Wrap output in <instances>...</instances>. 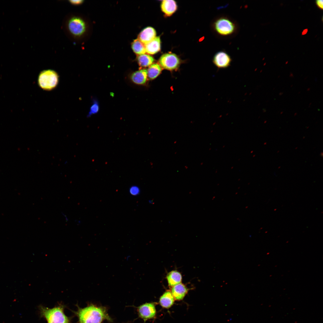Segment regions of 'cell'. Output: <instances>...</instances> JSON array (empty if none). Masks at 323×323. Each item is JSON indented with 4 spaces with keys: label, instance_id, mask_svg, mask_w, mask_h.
Returning a JSON list of instances; mask_svg holds the SVG:
<instances>
[{
    "label": "cell",
    "instance_id": "16",
    "mask_svg": "<svg viewBox=\"0 0 323 323\" xmlns=\"http://www.w3.org/2000/svg\"><path fill=\"white\" fill-rule=\"evenodd\" d=\"M162 70V68L159 64H153L147 70L148 79L152 80L155 79L160 74Z\"/></svg>",
    "mask_w": 323,
    "mask_h": 323
},
{
    "label": "cell",
    "instance_id": "10",
    "mask_svg": "<svg viewBox=\"0 0 323 323\" xmlns=\"http://www.w3.org/2000/svg\"><path fill=\"white\" fill-rule=\"evenodd\" d=\"M156 32L151 27H148L143 29L139 33L138 39L144 45L152 40L156 37Z\"/></svg>",
    "mask_w": 323,
    "mask_h": 323
},
{
    "label": "cell",
    "instance_id": "19",
    "mask_svg": "<svg viewBox=\"0 0 323 323\" xmlns=\"http://www.w3.org/2000/svg\"><path fill=\"white\" fill-rule=\"evenodd\" d=\"M99 110V105L98 101L96 99H93V103L90 108L89 111L87 115V117H90L93 115L98 113Z\"/></svg>",
    "mask_w": 323,
    "mask_h": 323
},
{
    "label": "cell",
    "instance_id": "22",
    "mask_svg": "<svg viewBox=\"0 0 323 323\" xmlns=\"http://www.w3.org/2000/svg\"><path fill=\"white\" fill-rule=\"evenodd\" d=\"M316 4L318 7L321 9H323V1L322 0H317L316 1Z\"/></svg>",
    "mask_w": 323,
    "mask_h": 323
},
{
    "label": "cell",
    "instance_id": "23",
    "mask_svg": "<svg viewBox=\"0 0 323 323\" xmlns=\"http://www.w3.org/2000/svg\"><path fill=\"white\" fill-rule=\"evenodd\" d=\"M62 214L64 217L65 218V220L67 222L68 221V219L67 215L63 213H62Z\"/></svg>",
    "mask_w": 323,
    "mask_h": 323
},
{
    "label": "cell",
    "instance_id": "15",
    "mask_svg": "<svg viewBox=\"0 0 323 323\" xmlns=\"http://www.w3.org/2000/svg\"><path fill=\"white\" fill-rule=\"evenodd\" d=\"M168 285L170 287L180 283L182 281L181 274L176 270L172 271L169 273L166 277Z\"/></svg>",
    "mask_w": 323,
    "mask_h": 323
},
{
    "label": "cell",
    "instance_id": "5",
    "mask_svg": "<svg viewBox=\"0 0 323 323\" xmlns=\"http://www.w3.org/2000/svg\"><path fill=\"white\" fill-rule=\"evenodd\" d=\"M213 27L216 33L223 36L231 35L237 29L234 22L226 17H221L216 19L213 22Z\"/></svg>",
    "mask_w": 323,
    "mask_h": 323
},
{
    "label": "cell",
    "instance_id": "24",
    "mask_svg": "<svg viewBox=\"0 0 323 323\" xmlns=\"http://www.w3.org/2000/svg\"><path fill=\"white\" fill-rule=\"evenodd\" d=\"M307 31V29L304 30L302 33V35H304L306 34Z\"/></svg>",
    "mask_w": 323,
    "mask_h": 323
},
{
    "label": "cell",
    "instance_id": "4",
    "mask_svg": "<svg viewBox=\"0 0 323 323\" xmlns=\"http://www.w3.org/2000/svg\"><path fill=\"white\" fill-rule=\"evenodd\" d=\"M41 311L48 323H70L69 319L65 314L61 306L52 308L42 307Z\"/></svg>",
    "mask_w": 323,
    "mask_h": 323
},
{
    "label": "cell",
    "instance_id": "6",
    "mask_svg": "<svg viewBox=\"0 0 323 323\" xmlns=\"http://www.w3.org/2000/svg\"><path fill=\"white\" fill-rule=\"evenodd\" d=\"M159 63L162 68L172 71L178 69L181 61L176 54L169 53L163 54L159 59Z\"/></svg>",
    "mask_w": 323,
    "mask_h": 323
},
{
    "label": "cell",
    "instance_id": "17",
    "mask_svg": "<svg viewBox=\"0 0 323 323\" xmlns=\"http://www.w3.org/2000/svg\"><path fill=\"white\" fill-rule=\"evenodd\" d=\"M137 60L139 65L141 68L150 66L154 61L153 57L145 54L138 55L137 57Z\"/></svg>",
    "mask_w": 323,
    "mask_h": 323
},
{
    "label": "cell",
    "instance_id": "13",
    "mask_svg": "<svg viewBox=\"0 0 323 323\" xmlns=\"http://www.w3.org/2000/svg\"><path fill=\"white\" fill-rule=\"evenodd\" d=\"M146 52L154 54L159 51L161 48V40L159 36L156 37L152 40L144 45Z\"/></svg>",
    "mask_w": 323,
    "mask_h": 323
},
{
    "label": "cell",
    "instance_id": "21",
    "mask_svg": "<svg viewBox=\"0 0 323 323\" xmlns=\"http://www.w3.org/2000/svg\"><path fill=\"white\" fill-rule=\"evenodd\" d=\"M69 2L72 4L74 5H78L81 4L83 2V0H70Z\"/></svg>",
    "mask_w": 323,
    "mask_h": 323
},
{
    "label": "cell",
    "instance_id": "3",
    "mask_svg": "<svg viewBox=\"0 0 323 323\" xmlns=\"http://www.w3.org/2000/svg\"><path fill=\"white\" fill-rule=\"evenodd\" d=\"M59 80V76L55 71L47 69L41 71L38 78V84L42 89L46 91H51L57 86Z\"/></svg>",
    "mask_w": 323,
    "mask_h": 323
},
{
    "label": "cell",
    "instance_id": "7",
    "mask_svg": "<svg viewBox=\"0 0 323 323\" xmlns=\"http://www.w3.org/2000/svg\"><path fill=\"white\" fill-rule=\"evenodd\" d=\"M212 61L214 65L218 68H225L230 66L232 60L230 56L226 52L220 51L214 55Z\"/></svg>",
    "mask_w": 323,
    "mask_h": 323
},
{
    "label": "cell",
    "instance_id": "1",
    "mask_svg": "<svg viewBox=\"0 0 323 323\" xmlns=\"http://www.w3.org/2000/svg\"><path fill=\"white\" fill-rule=\"evenodd\" d=\"M77 315L79 323H101L110 319L105 309L94 305L79 309Z\"/></svg>",
    "mask_w": 323,
    "mask_h": 323
},
{
    "label": "cell",
    "instance_id": "26",
    "mask_svg": "<svg viewBox=\"0 0 323 323\" xmlns=\"http://www.w3.org/2000/svg\"><path fill=\"white\" fill-rule=\"evenodd\" d=\"M149 202L150 204H153L154 203V201L153 200H149Z\"/></svg>",
    "mask_w": 323,
    "mask_h": 323
},
{
    "label": "cell",
    "instance_id": "12",
    "mask_svg": "<svg viewBox=\"0 0 323 323\" xmlns=\"http://www.w3.org/2000/svg\"><path fill=\"white\" fill-rule=\"evenodd\" d=\"M162 11L167 16H170L176 10L177 5L176 2L172 0H163L161 4Z\"/></svg>",
    "mask_w": 323,
    "mask_h": 323
},
{
    "label": "cell",
    "instance_id": "11",
    "mask_svg": "<svg viewBox=\"0 0 323 323\" xmlns=\"http://www.w3.org/2000/svg\"><path fill=\"white\" fill-rule=\"evenodd\" d=\"M188 290L185 285L180 283L173 287L171 292L175 299L180 301L183 299Z\"/></svg>",
    "mask_w": 323,
    "mask_h": 323
},
{
    "label": "cell",
    "instance_id": "20",
    "mask_svg": "<svg viewBox=\"0 0 323 323\" xmlns=\"http://www.w3.org/2000/svg\"><path fill=\"white\" fill-rule=\"evenodd\" d=\"M129 194L133 196H138L141 193L140 187L135 185H133L130 186L129 189Z\"/></svg>",
    "mask_w": 323,
    "mask_h": 323
},
{
    "label": "cell",
    "instance_id": "2",
    "mask_svg": "<svg viewBox=\"0 0 323 323\" xmlns=\"http://www.w3.org/2000/svg\"><path fill=\"white\" fill-rule=\"evenodd\" d=\"M65 27L68 34L76 40L84 34L86 29L85 22L77 14H72L68 17L65 22Z\"/></svg>",
    "mask_w": 323,
    "mask_h": 323
},
{
    "label": "cell",
    "instance_id": "14",
    "mask_svg": "<svg viewBox=\"0 0 323 323\" xmlns=\"http://www.w3.org/2000/svg\"><path fill=\"white\" fill-rule=\"evenodd\" d=\"M174 298L171 292L168 290L165 292L161 296L159 302L161 306L163 307L168 309L173 304Z\"/></svg>",
    "mask_w": 323,
    "mask_h": 323
},
{
    "label": "cell",
    "instance_id": "8",
    "mask_svg": "<svg viewBox=\"0 0 323 323\" xmlns=\"http://www.w3.org/2000/svg\"><path fill=\"white\" fill-rule=\"evenodd\" d=\"M139 316L144 321L154 318L156 315V310L153 303H148L143 304L138 308Z\"/></svg>",
    "mask_w": 323,
    "mask_h": 323
},
{
    "label": "cell",
    "instance_id": "9",
    "mask_svg": "<svg viewBox=\"0 0 323 323\" xmlns=\"http://www.w3.org/2000/svg\"><path fill=\"white\" fill-rule=\"evenodd\" d=\"M129 78L135 84L143 86L146 85L148 80L147 71L145 69H141L130 74Z\"/></svg>",
    "mask_w": 323,
    "mask_h": 323
},
{
    "label": "cell",
    "instance_id": "25",
    "mask_svg": "<svg viewBox=\"0 0 323 323\" xmlns=\"http://www.w3.org/2000/svg\"><path fill=\"white\" fill-rule=\"evenodd\" d=\"M75 223H76L77 225H79L81 223V221L79 220H76Z\"/></svg>",
    "mask_w": 323,
    "mask_h": 323
},
{
    "label": "cell",
    "instance_id": "18",
    "mask_svg": "<svg viewBox=\"0 0 323 323\" xmlns=\"http://www.w3.org/2000/svg\"><path fill=\"white\" fill-rule=\"evenodd\" d=\"M132 48L133 51L137 54L140 55L146 53L144 45L138 39L134 40L132 42Z\"/></svg>",
    "mask_w": 323,
    "mask_h": 323
}]
</instances>
